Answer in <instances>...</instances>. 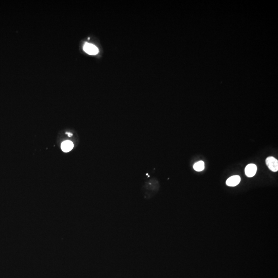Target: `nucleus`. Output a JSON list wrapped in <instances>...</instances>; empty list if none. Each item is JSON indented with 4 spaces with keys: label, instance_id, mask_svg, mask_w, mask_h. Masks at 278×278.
Listing matches in <instances>:
<instances>
[{
    "label": "nucleus",
    "instance_id": "obj_7",
    "mask_svg": "<svg viewBox=\"0 0 278 278\" xmlns=\"http://www.w3.org/2000/svg\"><path fill=\"white\" fill-rule=\"evenodd\" d=\"M66 134H68V135L69 136V137H71V136H72V134H71V133H69V132H66Z\"/></svg>",
    "mask_w": 278,
    "mask_h": 278
},
{
    "label": "nucleus",
    "instance_id": "obj_6",
    "mask_svg": "<svg viewBox=\"0 0 278 278\" xmlns=\"http://www.w3.org/2000/svg\"><path fill=\"white\" fill-rule=\"evenodd\" d=\"M193 169L194 170L197 172H201L203 171L204 169V163L203 161H199L195 163L193 165Z\"/></svg>",
    "mask_w": 278,
    "mask_h": 278
},
{
    "label": "nucleus",
    "instance_id": "obj_1",
    "mask_svg": "<svg viewBox=\"0 0 278 278\" xmlns=\"http://www.w3.org/2000/svg\"><path fill=\"white\" fill-rule=\"evenodd\" d=\"M266 164L270 170L273 172L278 170V161L273 157H269L266 159Z\"/></svg>",
    "mask_w": 278,
    "mask_h": 278
},
{
    "label": "nucleus",
    "instance_id": "obj_3",
    "mask_svg": "<svg viewBox=\"0 0 278 278\" xmlns=\"http://www.w3.org/2000/svg\"><path fill=\"white\" fill-rule=\"evenodd\" d=\"M257 167L254 164H249L245 167V174L248 177H252L255 176L256 173Z\"/></svg>",
    "mask_w": 278,
    "mask_h": 278
},
{
    "label": "nucleus",
    "instance_id": "obj_4",
    "mask_svg": "<svg viewBox=\"0 0 278 278\" xmlns=\"http://www.w3.org/2000/svg\"><path fill=\"white\" fill-rule=\"evenodd\" d=\"M241 181V178L238 175L232 176L229 178L226 181V185L228 186H235L238 185Z\"/></svg>",
    "mask_w": 278,
    "mask_h": 278
},
{
    "label": "nucleus",
    "instance_id": "obj_2",
    "mask_svg": "<svg viewBox=\"0 0 278 278\" xmlns=\"http://www.w3.org/2000/svg\"><path fill=\"white\" fill-rule=\"evenodd\" d=\"M84 50L86 53L91 55H96L98 53V47L90 43H86L84 46Z\"/></svg>",
    "mask_w": 278,
    "mask_h": 278
},
{
    "label": "nucleus",
    "instance_id": "obj_5",
    "mask_svg": "<svg viewBox=\"0 0 278 278\" xmlns=\"http://www.w3.org/2000/svg\"><path fill=\"white\" fill-rule=\"evenodd\" d=\"M74 147V145L72 142H71V141H65L64 142H62L61 145V148L64 152H69L70 151H71L72 150L73 148Z\"/></svg>",
    "mask_w": 278,
    "mask_h": 278
}]
</instances>
